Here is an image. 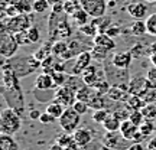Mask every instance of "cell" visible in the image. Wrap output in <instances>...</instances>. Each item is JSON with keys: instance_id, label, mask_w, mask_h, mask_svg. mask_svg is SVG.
<instances>
[{"instance_id": "f907efd6", "label": "cell", "mask_w": 156, "mask_h": 150, "mask_svg": "<svg viewBox=\"0 0 156 150\" xmlns=\"http://www.w3.org/2000/svg\"><path fill=\"white\" fill-rule=\"evenodd\" d=\"M127 150H146V149L143 147V145H142V143H136V141H134L133 145L130 146Z\"/></svg>"}, {"instance_id": "836d02e7", "label": "cell", "mask_w": 156, "mask_h": 150, "mask_svg": "<svg viewBox=\"0 0 156 150\" xmlns=\"http://www.w3.org/2000/svg\"><path fill=\"white\" fill-rule=\"evenodd\" d=\"M145 22H146V28H147V35L156 36V13H151L145 19Z\"/></svg>"}, {"instance_id": "ffe728a7", "label": "cell", "mask_w": 156, "mask_h": 150, "mask_svg": "<svg viewBox=\"0 0 156 150\" xmlns=\"http://www.w3.org/2000/svg\"><path fill=\"white\" fill-rule=\"evenodd\" d=\"M93 42H94V45H100V46L106 48V49L110 51V52H112L113 49H116V40H114L110 35H107L106 32L98 33L94 39H93Z\"/></svg>"}, {"instance_id": "11a10c76", "label": "cell", "mask_w": 156, "mask_h": 150, "mask_svg": "<svg viewBox=\"0 0 156 150\" xmlns=\"http://www.w3.org/2000/svg\"><path fill=\"white\" fill-rule=\"evenodd\" d=\"M98 150H113V149H110V147H107V146H101Z\"/></svg>"}, {"instance_id": "2e32d148", "label": "cell", "mask_w": 156, "mask_h": 150, "mask_svg": "<svg viewBox=\"0 0 156 150\" xmlns=\"http://www.w3.org/2000/svg\"><path fill=\"white\" fill-rule=\"evenodd\" d=\"M132 59H133V54H132V52L122 51V52H116V54L112 56V64L117 68L129 69L130 64H132Z\"/></svg>"}, {"instance_id": "6da1fadb", "label": "cell", "mask_w": 156, "mask_h": 150, "mask_svg": "<svg viewBox=\"0 0 156 150\" xmlns=\"http://www.w3.org/2000/svg\"><path fill=\"white\" fill-rule=\"evenodd\" d=\"M6 61L12 65L19 78L28 77L34 74L38 68H42V62L36 59L35 55H15L13 58H9Z\"/></svg>"}, {"instance_id": "44dd1931", "label": "cell", "mask_w": 156, "mask_h": 150, "mask_svg": "<svg viewBox=\"0 0 156 150\" xmlns=\"http://www.w3.org/2000/svg\"><path fill=\"white\" fill-rule=\"evenodd\" d=\"M126 108H129L130 111H136V110H143L146 107V101L143 100V97H137V95H130L124 101Z\"/></svg>"}, {"instance_id": "d6a6232c", "label": "cell", "mask_w": 156, "mask_h": 150, "mask_svg": "<svg viewBox=\"0 0 156 150\" xmlns=\"http://www.w3.org/2000/svg\"><path fill=\"white\" fill-rule=\"evenodd\" d=\"M88 106L93 108V110H100V108H104V95L100 94L98 91L93 95V98L88 101Z\"/></svg>"}, {"instance_id": "f5cc1de1", "label": "cell", "mask_w": 156, "mask_h": 150, "mask_svg": "<svg viewBox=\"0 0 156 150\" xmlns=\"http://www.w3.org/2000/svg\"><path fill=\"white\" fill-rule=\"evenodd\" d=\"M147 150H156V137L149 140V143H147Z\"/></svg>"}, {"instance_id": "8fae6325", "label": "cell", "mask_w": 156, "mask_h": 150, "mask_svg": "<svg viewBox=\"0 0 156 150\" xmlns=\"http://www.w3.org/2000/svg\"><path fill=\"white\" fill-rule=\"evenodd\" d=\"M54 98L59 101L62 106L73 107L74 103L77 101V92L73 91L71 88L65 87V85H62V87L55 88V91H54Z\"/></svg>"}, {"instance_id": "4316f807", "label": "cell", "mask_w": 156, "mask_h": 150, "mask_svg": "<svg viewBox=\"0 0 156 150\" xmlns=\"http://www.w3.org/2000/svg\"><path fill=\"white\" fill-rule=\"evenodd\" d=\"M16 7L19 13H32L34 12V0H9Z\"/></svg>"}, {"instance_id": "f546056e", "label": "cell", "mask_w": 156, "mask_h": 150, "mask_svg": "<svg viewBox=\"0 0 156 150\" xmlns=\"http://www.w3.org/2000/svg\"><path fill=\"white\" fill-rule=\"evenodd\" d=\"M67 51H68V44L65 40H55V42L52 44V55L58 56L59 59L65 55Z\"/></svg>"}, {"instance_id": "816d5d0a", "label": "cell", "mask_w": 156, "mask_h": 150, "mask_svg": "<svg viewBox=\"0 0 156 150\" xmlns=\"http://www.w3.org/2000/svg\"><path fill=\"white\" fill-rule=\"evenodd\" d=\"M41 114H42V113L38 111V110H32V111L29 113V117H30L32 120H39V117H41Z\"/></svg>"}, {"instance_id": "3957f363", "label": "cell", "mask_w": 156, "mask_h": 150, "mask_svg": "<svg viewBox=\"0 0 156 150\" xmlns=\"http://www.w3.org/2000/svg\"><path fill=\"white\" fill-rule=\"evenodd\" d=\"M20 127H22L20 114L10 107L3 108L0 113V133L13 136L20 130Z\"/></svg>"}, {"instance_id": "c3c4849f", "label": "cell", "mask_w": 156, "mask_h": 150, "mask_svg": "<svg viewBox=\"0 0 156 150\" xmlns=\"http://www.w3.org/2000/svg\"><path fill=\"white\" fill-rule=\"evenodd\" d=\"M120 32H122V29L119 28V26H110V28L106 30V33L110 35L112 38H114V36H117V35H120Z\"/></svg>"}, {"instance_id": "5b68a950", "label": "cell", "mask_w": 156, "mask_h": 150, "mask_svg": "<svg viewBox=\"0 0 156 150\" xmlns=\"http://www.w3.org/2000/svg\"><path fill=\"white\" fill-rule=\"evenodd\" d=\"M81 114H78L73 107H67L65 111L62 113V116L58 118L59 121V127L62 128V131L73 134L81 124Z\"/></svg>"}, {"instance_id": "60d3db41", "label": "cell", "mask_w": 156, "mask_h": 150, "mask_svg": "<svg viewBox=\"0 0 156 150\" xmlns=\"http://www.w3.org/2000/svg\"><path fill=\"white\" fill-rule=\"evenodd\" d=\"M146 118L149 120H155L156 118V104H146V107L142 110Z\"/></svg>"}, {"instance_id": "ab89813d", "label": "cell", "mask_w": 156, "mask_h": 150, "mask_svg": "<svg viewBox=\"0 0 156 150\" xmlns=\"http://www.w3.org/2000/svg\"><path fill=\"white\" fill-rule=\"evenodd\" d=\"M15 38H16L17 44L20 45V46H28L30 45V39H29V35H28V30H23V32H19V33L15 35Z\"/></svg>"}, {"instance_id": "1f68e13d", "label": "cell", "mask_w": 156, "mask_h": 150, "mask_svg": "<svg viewBox=\"0 0 156 150\" xmlns=\"http://www.w3.org/2000/svg\"><path fill=\"white\" fill-rule=\"evenodd\" d=\"M80 32H81L84 36H88V38H93V39L100 33V32H98V26H97V23H93V22L81 26V28H80Z\"/></svg>"}, {"instance_id": "7c38bea8", "label": "cell", "mask_w": 156, "mask_h": 150, "mask_svg": "<svg viewBox=\"0 0 156 150\" xmlns=\"http://www.w3.org/2000/svg\"><path fill=\"white\" fill-rule=\"evenodd\" d=\"M74 59H75V61H74V65H73V68H71V74H74V75H81L84 69H87V68L91 65V61H93L94 58L91 55V51H84L80 55L75 56Z\"/></svg>"}, {"instance_id": "52a82bcc", "label": "cell", "mask_w": 156, "mask_h": 150, "mask_svg": "<svg viewBox=\"0 0 156 150\" xmlns=\"http://www.w3.org/2000/svg\"><path fill=\"white\" fill-rule=\"evenodd\" d=\"M2 84H3V89H22L20 85V78L17 77V74L15 72V69L12 68V65L5 59V64L2 67Z\"/></svg>"}, {"instance_id": "e575fe53", "label": "cell", "mask_w": 156, "mask_h": 150, "mask_svg": "<svg viewBox=\"0 0 156 150\" xmlns=\"http://www.w3.org/2000/svg\"><path fill=\"white\" fill-rule=\"evenodd\" d=\"M145 114L142 113V110H136V111H130V116H129V120L136 124L137 127H140L143 123H145Z\"/></svg>"}, {"instance_id": "8d00e7d4", "label": "cell", "mask_w": 156, "mask_h": 150, "mask_svg": "<svg viewBox=\"0 0 156 150\" xmlns=\"http://www.w3.org/2000/svg\"><path fill=\"white\" fill-rule=\"evenodd\" d=\"M108 114H110V111H108V110H106V108H100V110H94V113H93L91 118H93L95 123L103 124V123H104V120L108 117Z\"/></svg>"}, {"instance_id": "d590c367", "label": "cell", "mask_w": 156, "mask_h": 150, "mask_svg": "<svg viewBox=\"0 0 156 150\" xmlns=\"http://www.w3.org/2000/svg\"><path fill=\"white\" fill-rule=\"evenodd\" d=\"M80 7H81L80 0H67V2L64 3V13L73 15V13H75V12L80 9Z\"/></svg>"}, {"instance_id": "d6986e66", "label": "cell", "mask_w": 156, "mask_h": 150, "mask_svg": "<svg viewBox=\"0 0 156 150\" xmlns=\"http://www.w3.org/2000/svg\"><path fill=\"white\" fill-rule=\"evenodd\" d=\"M120 133H122L123 139L124 140H134L136 134L139 133V127L133 124L130 120H124L122 121V126H120Z\"/></svg>"}, {"instance_id": "8992f818", "label": "cell", "mask_w": 156, "mask_h": 150, "mask_svg": "<svg viewBox=\"0 0 156 150\" xmlns=\"http://www.w3.org/2000/svg\"><path fill=\"white\" fill-rule=\"evenodd\" d=\"M19 46L20 45L17 44L15 35L7 32L6 29H2V33H0V55L5 59L13 58L17 54Z\"/></svg>"}, {"instance_id": "9a60e30c", "label": "cell", "mask_w": 156, "mask_h": 150, "mask_svg": "<svg viewBox=\"0 0 156 150\" xmlns=\"http://www.w3.org/2000/svg\"><path fill=\"white\" fill-rule=\"evenodd\" d=\"M73 137L80 146L85 147V146H88L93 143V140H94V133L87 127H78L73 133Z\"/></svg>"}, {"instance_id": "7a4b0ae2", "label": "cell", "mask_w": 156, "mask_h": 150, "mask_svg": "<svg viewBox=\"0 0 156 150\" xmlns=\"http://www.w3.org/2000/svg\"><path fill=\"white\" fill-rule=\"evenodd\" d=\"M35 23V16L34 12L32 13H19L13 17H7V20L2 22V29H6L7 32L16 35L19 32L28 30L29 28H32Z\"/></svg>"}, {"instance_id": "ba28073f", "label": "cell", "mask_w": 156, "mask_h": 150, "mask_svg": "<svg viewBox=\"0 0 156 150\" xmlns=\"http://www.w3.org/2000/svg\"><path fill=\"white\" fill-rule=\"evenodd\" d=\"M80 5H81V9H84L90 15V17H93V19L104 17V15H106V0H80Z\"/></svg>"}, {"instance_id": "681fc988", "label": "cell", "mask_w": 156, "mask_h": 150, "mask_svg": "<svg viewBox=\"0 0 156 150\" xmlns=\"http://www.w3.org/2000/svg\"><path fill=\"white\" fill-rule=\"evenodd\" d=\"M65 150H83V146H80L77 141L73 139L67 146H65Z\"/></svg>"}, {"instance_id": "30bf717a", "label": "cell", "mask_w": 156, "mask_h": 150, "mask_svg": "<svg viewBox=\"0 0 156 150\" xmlns=\"http://www.w3.org/2000/svg\"><path fill=\"white\" fill-rule=\"evenodd\" d=\"M151 87H152V84L147 79V77H134L129 82V94L143 97L151 89Z\"/></svg>"}, {"instance_id": "4dcf8cb0", "label": "cell", "mask_w": 156, "mask_h": 150, "mask_svg": "<svg viewBox=\"0 0 156 150\" xmlns=\"http://www.w3.org/2000/svg\"><path fill=\"white\" fill-rule=\"evenodd\" d=\"M130 33L133 36H143L147 35V28H146L145 20H136V22L130 26Z\"/></svg>"}, {"instance_id": "7dc6e473", "label": "cell", "mask_w": 156, "mask_h": 150, "mask_svg": "<svg viewBox=\"0 0 156 150\" xmlns=\"http://www.w3.org/2000/svg\"><path fill=\"white\" fill-rule=\"evenodd\" d=\"M149 59L152 65H156V42L149 46Z\"/></svg>"}, {"instance_id": "7bdbcfd3", "label": "cell", "mask_w": 156, "mask_h": 150, "mask_svg": "<svg viewBox=\"0 0 156 150\" xmlns=\"http://www.w3.org/2000/svg\"><path fill=\"white\" fill-rule=\"evenodd\" d=\"M28 35H29V39H30V42L32 44H36L39 42V39H41V33H39V29L36 26H32V28L28 29Z\"/></svg>"}, {"instance_id": "74e56055", "label": "cell", "mask_w": 156, "mask_h": 150, "mask_svg": "<svg viewBox=\"0 0 156 150\" xmlns=\"http://www.w3.org/2000/svg\"><path fill=\"white\" fill-rule=\"evenodd\" d=\"M49 7L51 5L48 0H34V13H45Z\"/></svg>"}, {"instance_id": "603a6c76", "label": "cell", "mask_w": 156, "mask_h": 150, "mask_svg": "<svg viewBox=\"0 0 156 150\" xmlns=\"http://www.w3.org/2000/svg\"><path fill=\"white\" fill-rule=\"evenodd\" d=\"M120 126H122V120H120V117L117 116L116 113H110L108 117L103 123V127H104L106 131H119Z\"/></svg>"}, {"instance_id": "e0dca14e", "label": "cell", "mask_w": 156, "mask_h": 150, "mask_svg": "<svg viewBox=\"0 0 156 150\" xmlns=\"http://www.w3.org/2000/svg\"><path fill=\"white\" fill-rule=\"evenodd\" d=\"M52 88H56V84L51 74L42 72L39 74L36 79H35V89H41V91H49Z\"/></svg>"}, {"instance_id": "277c9868", "label": "cell", "mask_w": 156, "mask_h": 150, "mask_svg": "<svg viewBox=\"0 0 156 150\" xmlns=\"http://www.w3.org/2000/svg\"><path fill=\"white\" fill-rule=\"evenodd\" d=\"M104 74H106L107 81L110 82V85H119V87H124L129 89V82H130V75H129V69L124 68H117L110 62L104 64Z\"/></svg>"}, {"instance_id": "7402d4cb", "label": "cell", "mask_w": 156, "mask_h": 150, "mask_svg": "<svg viewBox=\"0 0 156 150\" xmlns=\"http://www.w3.org/2000/svg\"><path fill=\"white\" fill-rule=\"evenodd\" d=\"M120 140H124L122 133H120V130L119 131H106L104 137H103V143L107 147L114 149V147H117V146L120 145Z\"/></svg>"}, {"instance_id": "ee69618b", "label": "cell", "mask_w": 156, "mask_h": 150, "mask_svg": "<svg viewBox=\"0 0 156 150\" xmlns=\"http://www.w3.org/2000/svg\"><path fill=\"white\" fill-rule=\"evenodd\" d=\"M139 131L143 134L145 137H149V136L152 134V131H153V124H152L151 121H145L139 127Z\"/></svg>"}, {"instance_id": "cb8c5ba5", "label": "cell", "mask_w": 156, "mask_h": 150, "mask_svg": "<svg viewBox=\"0 0 156 150\" xmlns=\"http://www.w3.org/2000/svg\"><path fill=\"white\" fill-rule=\"evenodd\" d=\"M65 108H67V107L62 106L59 101L54 98V100H51L49 103H48V106H46V110H45V111L49 113L51 116H54L56 120H58V118L62 116V113L65 111Z\"/></svg>"}, {"instance_id": "bcb514c9", "label": "cell", "mask_w": 156, "mask_h": 150, "mask_svg": "<svg viewBox=\"0 0 156 150\" xmlns=\"http://www.w3.org/2000/svg\"><path fill=\"white\" fill-rule=\"evenodd\" d=\"M146 77H147V79L151 81L152 85H153V87H156V65H152V67L147 69Z\"/></svg>"}, {"instance_id": "f6af8a7d", "label": "cell", "mask_w": 156, "mask_h": 150, "mask_svg": "<svg viewBox=\"0 0 156 150\" xmlns=\"http://www.w3.org/2000/svg\"><path fill=\"white\" fill-rule=\"evenodd\" d=\"M39 121L42 123V124H54V123L56 121V118L54 116H51L49 113H42L41 114V117H39Z\"/></svg>"}, {"instance_id": "d4e9b609", "label": "cell", "mask_w": 156, "mask_h": 150, "mask_svg": "<svg viewBox=\"0 0 156 150\" xmlns=\"http://www.w3.org/2000/svg\"><path fill=\"white\" fill-rule=\"evenodd\" d=\"M64 85L68 87V88H71L73 91H75V92H78V91L85 85V82H84V79L81 75H74V74H71V75H68L67 81H65Z\"/></svg>"}, {"instance_id": "db71d44e", "label": "cell", "mask_w": 156, "mask_h": 150, "mask_svg": "<svg viewBox=\"0 0 156 150\" xmlns=\"http://www.w3.org/2000/svg\"><path fill=\"white\" fill-rule=\"evenodd\" d=\"M49 150H65V147H64V146H61L59 143H54V145L49 147Z\"/></svg>"}, {"instance_id": "484cf974", "label": "cell", "mask_w": 156, "mask_h": 150, "mask_svg": "<svg viewBox=\"0 0 156 150\" xmlns=\"http://www.w3.org/2000/svg\"><path fill=\"white\" fill-rule=\"evenodd\" d=\"M0 150H19L16 140L10 134H0Z\"/></svg>"}, {"instance_id": "83f0119b", "label": "cell", "mask_w": 156, "mask_h": 150, "mask_svg": "<svg viewBox=\"0 0 156 150\" xmlns=\"http://www.w3.org/2000/svg\"><path fill=\"white\" fill-rule=\"evenodd\" d=\"M88 17H90V15L87 13V12L84 10V9H78L75 13H73L71 15V19H73V22L77 25V26H84V25H87L88 23Z\"/></svg>"}, {"instance_id": "b9f144b4", "label": "cell", "mask_w": 156, "mask_h": 150, "mask_svg": "<svg viewBox=\"0 0 156 150\" xmlns=\"http://www.w3.org/2000/svg\"><path fill=\"white\" fill-rule=\"evenodd\" d=\"M73 108L75 110V111L78 113V114H81V116H84L85 113L88 111V108H90V106L85 103V101H80V100H77L75 103H74V106H73Z\"/></svg>"}, {"instance_id": "f1b7e54d", "label": "cell", "mask_w": 156, "mask_h": 150, "mask_svg": "<svg viewBox=\"0 0 156 150\" xmlns=\"http://www.w3.org/2000/svg\"><path fill=\"white\" fill-rule=\"evenodd\" d=\"M91 55L94 58L95 61H106L107 59V55L110 54V51H107L106 48H103L100 45H94V46H91Z\"/></svg>"}, {"instance_id": "9f6ffc18", "label": "cell", "mask_w": 156, "mask_h": 150, "mask_svg": "<svg viewBox=\"0 0 156 150\" xmlns=\"http://www.w3.org/2000/svg\"><path fill=\"white\" fill-rule=\"evenodd\" d=\"M143 2H146V3H156V0H143Z\"/></svg>"}, {"instance_id": "ac0fdd59", "label": "cell", "mask_w": 156, "mask_h": 150, "mask_svg": "<svg viewBox=\"0 0 156 150\" xmlns=\"http://www.w3.org/2000/svg\"><path fill=\"white\" fill-rule=\"evenodd\" d=\"M106 97L110 98L112 101L122 103V101H126V98L129 97V89L124 87H119V85H112Z\"/></svg>"}, {"instance_id": "f35d334b", "label": "cell", "mask_w": 156, "mask_h": 150, "mask_svg": "<svg viewBox=\"0 0 156 150\" xmlns=\"http://www.w3.org/2000/svg\"><path fill=\"white\" fill-rule=\"evenodd\" d=\"M52 78H54V81H55V84H56V88H58V87H62V85L65 84L68 75L64 72V71H54V72H52Z\"/></svg>"}, {"instance_id": "4fadbf2b", "label": "cell", "mask_w": 156, "mask_h": 150, "mask_svg": "<svg viewBox=\"0 0 156 150\" xmlns=\"http://www.w3.org/2000/svg\"><path fill=\"white\" fill-rule=\"evenodd\" d=\"M81 77H83L85 85L94 87L95 84L100 82L101 79H106V74H104V69H98L95 65H90L87 69L83 71Z\"/></svg>"}, {"instance_id": "5bb4252c", "label": "cell", "mask_w": 156, "mask_h": 150, "mask_svg": "<svg viewBox=\"0 0 156 150\" xmlns=\"http://www.w3.org/2000/svg\"><path fill=\"white\" fill-rule=\"evenodd\" d=\"M126 10H127L129 16H132L134 20H143L145 17L149 16L147 15V3L146 2H140V0L129 3Z\"/></svg>"}, {"instance_id": "9c48e42d", "label": "cell", "mask_w": 156, "mask_h": 150, "mask_svg": "<svg viewBox=\"0 0 156 150\" xmlns=\"http://www.w3.org/2000/svg\"><path fill=\"white\" fill-rule=\"evenodd\" d=\"M3 98L9 104L10 108L19 114H22L25 110V97L22 89H3Z\"/></svg>"}]
</instances>
